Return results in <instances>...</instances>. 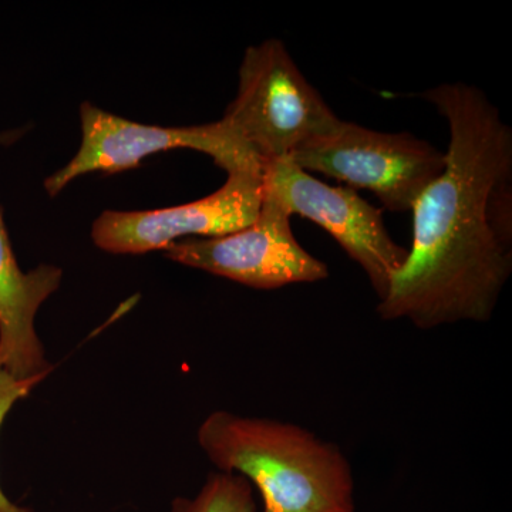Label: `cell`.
Listing matches in <instances>:
<instances>
[{"label": "cell", "mask_w": 512, "mask_h": 512, "mask_svg": "<svg viewBox=\"0 0 512 512\" xmlns=\"http://www.w3.org/2000/svg\"><path fill=\"white\" fill-rule=\"evenodd\" d=\"M23 133L25 130L0 133V144L9 146ZM62 276V269L53 265L22 271L0 207V362L18 379L53 372L37 336L35 319L40 306L59 289Z\"/></svg>", "instance_id": "obj_9"}, {"label": "cell", "mask_w": 512, "mask_h": 512, "mask_svg": "<svg viewBox=\"0 0 512 512\" xmlns=\"http://www.w3.org/2000/svg\"><path fill=\"white\" fill-rule=\"evenodd\" d=\"M288 158L306 173L335 178L355 191H372L392 212H412L423 191L446 168V153L426 140L349 121Z\"/></svg>", "instance_id": "obj_4"}, {"label": "cell", "mask_w": 512, "mask_h": 512, "mask_svg": "<svg viewBox=\"0 0 512 512\" xmlns=\"http://www.w3.org/2000/svg\"><path fill=\"white\" fill-rule=\"evenodd\" d=\"M198 444L224 473L247 478L261 512H355V481L336 444L284 421L215 412Z\"/></svg>", "instance_id": "obj_2"}, {"label": "cell", "mask_w": 512, "mask_h": 512, "mask_svg": "<svg viewBox=\"0 0 512 512\" xmlns=\"http://www.w3.org/2000/svg\"><path fill=\"white\" fill-rule=\"evenodd\" d=\"M291 217L288 208L264 187L261 210L251 225L224 237L180 239L164 255L178 264L265 291L325 281L328 265L296 241Z\"/></svg>", "instance_id": "obj_6"}, {"label": "cell", "mask_w": 512, "mask_h": 512, "mask_svg": "<svg viewBox=\"0 0 512 512\" xmlns=\"http://www.w3.org/2000/svg\"><path fill=\"white\" fill-rule=\"evenodd\" d=\"M264 187L291 215L308 218L338 241L365 271L379 302L386 298L393 275L409 249L390 237L383 212L348 187H330L306 173L288 157L264 164Z\"/></svg>", "instance_id": "obj_7"}, {"label": "cell", "mask_w": 512, "mask_h": 512, "mask_svg": "<svg viewBox=\"0 0 512 512\" xmlns=\"http://www.w3.org/2000/svg\"><path fill=\"white\" fill-rule=\"evenodd\" d=\"M222 121L265 164L329 136L343 120L306 80L284 43L268 39L245 50L238 94Z\"/></svg>", "instance_id": "obj_3"}, {"label": "cell", "mask_w": 512, "mask_h": 512, "mask_svg": "<svg viewBox=\"0 0 512 512\" xmlns=\"http://www.w3.org/2000/svg\"><path fill=\"white\" fill-rule=\"evenodd\" d=\"M264 198V168L228 173L220 190L201 200L150 211H104L94 221V244L111 254L165 251L185 237L217 238L248 227Z\"/></svg>", "instance_id": "obj_8"}, {"label": "cell", "mask_w": 512, "mask_h": 512, "mask_svg": "<svg viewBox=\"0 0 512 512\" xmlns=\"http://www.w3.org/2000/svg\"><path fill=\"white\" fill-rule=\"evenodd\" d=\"M423 97L450 128L446 168L414 204L412 247L377 313L424 330L487 322L512 272V131L476 86Z\"/></svg>", "instance_id": "obj_1"}, {"label": "cell", "mask_w": 512, "mask_h": 512, "mask_svg": "<svg viewBox=\"0 0 512 512\" xmlns=\"http://www.w3.org/2000/svg\"><path fill=\"white\" fill-rule=\"evenodd\" d=\"M80 119L82 144L72 161L46 178L50 197H56L84 174L133 170L140 167L144 158L177 148L208 154L227 174L264 168V163L222 120L190 127L147 126L100 110L89 101L80 107Z\"/></svg>", "instance_id": "obj_5"}, {"label": "cell", "mask_w": 512, "mask_h": 512, "mask_svg": "<svg viewBox=\"0 0 512 512\" xmlns=\"http://www.w3.org/2000/svg\"><path fill=\"white\" fill-rule=\"evenodd\" d=\"M49 375H37L30 379H18L6 370L3 363L0 362V429L5 423L6 417L16 403L26 399L37 384L42 383ZM0 512H33L28 507H20V505L10 501L0 487Z\"/></svg>", "instance_id": "obj_11"}, {"label": "cell", "mask_w": 512, "mask_h": 512, "mask_svg": "<svg viewBox=\"0 0 512 512\" xmlns=\"http://www.w3.org/2000/svg\"><path fill=\"white\" fill-rule=\"evenodd\" d=\"M171 512H258L254 487L234 473H212L194 498L177 497Z\"/></svg>", "instance_id": "obj_10"}]
</instances>
